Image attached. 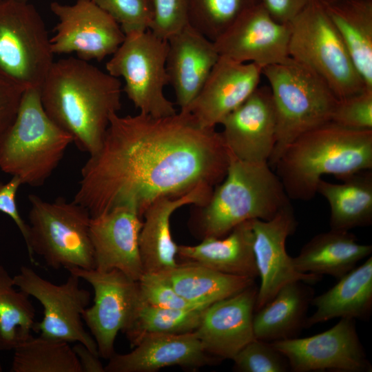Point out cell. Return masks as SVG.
<instances>
[{"instance_id":"obj_1","label":"cell","mask_w":372,"mask_h":372,"mask_svg":"<svg viewBox=\"0 0 372 372\" xmlns=\"http://www.w3.org/2000/svg\"><path fill=\"white\" fill-rule=\"evenodd\" d=\"M229 160L220 132L200 127L187 112L163 117L115 113L100 148L81 168L73 200L92 217L129 205L143 218L160 198L214 188Z\"/></svg>"},{"instance_id":"obj_2","label":"cell","mask_w":372,"mask_h":372,"mask_svg":"<svg viewBox=\"0 0 372 372\" xmlns=\"http://www.w3.org/2000/svg\"><path fill=\"white\" fill-rule=\"evenodd\" d=\"M120 80L79 58L54 61L41 88L49 117L89 155L101 147L113 114L121 108Z\"/></svg>"},{"instance_id":"obj_3","label":"cell","mask_w":372,"mask_h":372,"mask_svg":"<svg viewBox=\"0 0 372 372\" xmlns=\"http://www.w3.org/2000/svg\"><path fill=\"white\" fill-rule=\"evenodd\" d=\"M273 168L289 199L309 200L323 175L342 179L372 169V130H350L328 122L288 145Z\"/></svg>"},{"instance_id":"obj_4","label":"cell","mask_w":372,"mask_h":372,"mask_svg":"<svg viewBox=\"0 0 372 372\" xmlns=\"http://www.w3.org/2000/svg\"><path fill=\"white\" fill-rule=\"evenodd\" d=\"M224 179L207 203L195 206L189 221L199 239L222 238L245 221L271 219L291 204L282 183L267 163L240 161L229 153Z\"/></svg>"},{"instance_id":"obj_5","label":"cell","mask_w":372,"mask_h":372,"mask_svg":"<svg viewBox=\"0 0 372 372\" xmlns=\"http://www.w3.org/2000/svg\"><path fill=\"white\" fill-rule=\"evenodd\" d=\"M72 137L47 114L40 90H24L17 115L0 138V169L23 185L42 186L63 159Z\"/></svg>"},{"instance_id":"obj_6","label":"cell","mask_w":372,"mask_h":372,"mask_svg":"<svg viewBox=\"0 0 372 372\" xmlns=\"http://www.w3.org/2000/svg\"><path fill=\"white\" fill-rule=\"evenodd\" d=\"M276 114V144L268 161L273 167L286 147L304 133L331 121L338 102L327 85L289 58L262 69Z\"/></svg>"},{"instance_id":"obj_7","label":"cell","mask_w":372,"mask_h":372,"mask_svg":"<svg viewBox=\"0 0 372 372\" xmlns=\"http://www.w3.org/2000/svg\"><path fill=\"white\" fill-rule=\"evenodd\" d=\"M28 199L29 230L25 244L30 260L34 262L36 254L54 269H94L90 236L92 216L88 210L63 198L50 202L30 194Z\"/></svg>"},{"instance_id":"obj_8","label":"cell","mask_w":372,"mask_h":372,"mask_svg":"<svg viewBox=\"0 0 372 372\" xmlns=\"http://www.w3.org/2000/svg\"><path fill=\"white\" fill-rule=\"evenodd\" d=\"M288 24L289 57L319 76L338 99L369 89L320 1L311 0Z\"/></svg>"},{"instance_id":"obj_9","label":"cell","mask_w":372,"mask_h":372,"mask_svg":"<svg viewBox=\"0 0 372 372\" xmlns=\"http://www.w3.org/2000/svg\"><path fill=\"white\" fill-rule=\"evenodd\" d=\"M44 21L28 1L0 0V77L40 90L52 63Z\"/></svg>"},{"instance_id":"obj_10","label":"cell","mask_w":372,"mask_h":372,"mask_svg":"<svg viewBox=\"0 0 372 372\" xmlns=\"http://www.w3.org/2000/svg\"><path fill=\"white\" fill-rule=\"evenodd\" d=\"M167 50V39L149 30L134 31L125 34L105 64L108 74L124 79L123 90L140 113L163 117L177 112L164 92Z\"/></svg>"},{"instance_id":"obj_11","label":"cell","mask_w":372,"mask_h":372,"mask_svg":"<svg viewBox=\"0 0 372 372\" xmlns=\"http://www.w3.org/2000/svg\"><path fill=\"white\" fill-rule=\"evenodd\" d=\"M13 281L43 308V319L37 323V332H40V335L69 343L79 342L99 355L95 340L85 331L82 318L90 302V293L79 287L78 276L70 273L64 283L56 285L32 269L22 266L13 276Z\"/></svg>"},{"instance_id":"obj_12","label":"cell","mask_w":372,"mask_h":372,"mask_svg":"<svg viewBox=\"0 0 372 372\" xmlns=\"http://www.w3.org/2000/svg\"><path fill=\"white\" fill-rule=\"evenodd\" d=\"M69 273L88 282L93 288L94 304L82 314L96 344L100 357L109 360L114 353L118 331L132 322L142 298L137 280L118 269L72 268Z\"/></svg>"},{"instance_id":"obj_13","label":"cell","mask_w":372,"mask_h":372,"mask_svg":"<svg viewBox=\"0 0 372 372\" xmlns=\"http://www.w3.org/2000/svg\"><path fill=\"white\" fill-rule=\"evenodd\" d=\"M271 342L287 358L293 372L372 371L353 318H342L316 335Z\"/></svg>"},{"instance_id":"obj_14","label":"cell","mask_w":372,"mask_h":372,"mask_svg":"<svg viewBox=\"0 0 372 372\" xmlns=\"http://www.w3.org/2000/svg\"><path fill=\"white\" fill-rule=\"evenodd\" d=\"M50 10L59 19L50 38L53 54L75 52L82 60L101 61L125 39L118 23L92 0H76L72 5L54 1Z\"/></svg>"},{"instance_id":"obj_15","label":"cell","mask_w":372,"mask_h":372,"mask_svg":"<svg viewBox=\"0 0 372 372\" xmlns=\"http://www.w3.org/2000/svg\"><path fill=\"white\" fill-rule=\"evenodd\" d=\"M298 223L291 204L281 209L271 219L252 220L253 250L260 284L258 287L255 311L277 293L284 285L302 280H320L321 276L296 270L286 250V241Z\"/></svg>"},{"instance_id":"obj_16","label":"cell","mask_w":372,"mask_h":372,"mask_svg":"<svg viewBox=\"0 0 372 372\" xmlns=\"http://www.w3.org/2000/svg\"><path fill=\"white\" fill-rule=\"evenodd\" d=\"M290 28L276 21L261 1L245 12L214 43L220 56L262 68L287 61Z\"/></svg>"},{"instance_id":"obj_17","label":"cell","mask_w":372,"mask_h":372,"mask_svg":"<svg viewBox=\"0 0 372 372\" xmlns=\"http://www.w3.org/2000/svg\"><path fill=\"white\" fill-rule=\"evenodd\" d=\"M220 134L230 154L249 163H267L276 140V114L268 86L258 87L220 123Z\"/></svg>"},{"instance_id":"obj_18","label":"cell","mask_w":372,"mask_h":372,"mask_svg":"<svg viewBox=\"0 0 372 372\" xmlns=\"http://www.w3.org/2000/svg\"><path fill=\"white\" fill-rule=\"evenodd\" d=\"M262 67L220 56L201 90L183 112L202 127L213 128L259 86Z\"/></svg>"},{"instance_id":"obj_19","label":"cell","mask_w":372,"mask_h":372,"mask_svg":"<svg viewBox=\"0 0 372 372\" xmlns=\"http://www.w3.org/2000/svg\"><path fill=\"white\" fill-rule=\"evenodd\" d=\"M142 224L136 209L129 205L118 206L92 217L90 236L94 269H118L138 280L143 273L138 243Z\"/></svg>"},{"instance_id":"obj_20","label":"cell","mask_w":372,"mask_h":372,"mask_svg":"<svg viewBox=\"0 0 372 372\" xmlns=\"http://www.w3.org/2000/svg\"><path fill=\"white\" fill-rule=\"evenodd\" d=\"M257 292L254 283L205 308L194 332L206 353L220 360H232L255 338L253 318Z\"/></svg>"},{"instance_id":"obj_21","label":"cell","mask_w":372,"mask_h":372,"mask_svg":"<svg viewBox=\"0 0 372 372\" xmlns=\"http://www.w3.org/2000/svg\"><path fill=\"white\" fill-rule=\"evenodd\" d=\"M133 347L127 353H115L105 372H154L167 366L200 367L220 361L205 352L194 331L145 334Z\"/></svg>"},{"instance_id":"obj_22","label":"cell","mask_w":372,"mask_h":372,"mask_svg":"<svg viewBox=\"0 0 372 372\" xmlns=\"http://www.w3.org/2000/svg\"><path fill=\"white\" fill-rule=\"evenodd\" d=\"M166 70L180 111L196 98L220 57L213 41L189 23L167 39Z\"/></svg>"},{"instance_id":"obj_23","label":"cell","mask_w":372,"mask_h":372,"mask_svg":"<svg viewBox=\"0 0 372 372\" xmlns=\"http://www.w3.org/2000/svg\"><path fill=\"white\" fill-rule=\"evenodd\" d=\"M213 189L199 186L178 197L160 198L148 207L143 216L138 240L143 273L162 272L178 265V245L171 234V216L183 206L206 204Z\"/></svg>"},{"instance_id":"obj_24","label":"cell","mask_w":372,"mask_h":372,"mask_svg":"<svg viewBox=\"0 0 372 372\" xmlns=\"http://www.w3.org/2000/svg\"><path fill=\"white\" fill-rule=\"evenodd\" d=\"M252 220L235 227L222 238H206L196 245H178L177 256L229 275L258 277L253 250Z\"/></svg>"},{"instance_id":"obj_25","label":"cell","mask_w":372,"mask_h":372,"mask_svg":"<svg viewBox=\"0 0 372 372\" xmlns=\"http://www.w3.org/2000/svg\"><path fill=\"white\" fill-rule=\"evenodd\" d=\"M372 252L371 245L360 244L347 230L330 229L308 241L299 254L292 258L296 270L302 273L340 278Z\"/></svg>"},{"instance_id":"obj_26","label":"cell","mask_w":372,"mask_h":372,"mask_svg":"<svg viewBox=\"0 0 372 372\" xmlns=\"http://www.w3.org/2000/svg\"><path fill=\"white\" fill-rule=\"evenodd\" d=\"M308 284L302 280L287 283L255 311V338L273 342L298 337L306 327L307 313L314 297V291Z\"/></svg>"},{"instance_id":"obj_27","label":"cell","mask_w":372,"mask_h":372,"mask_svg":"<svg viewBox=\"0 0 372 372\" xmlns=\"http://www.w3.org/2000/svg\"><path fill=\"white\" fill-rule=\"evenodd\" d=\"M316 310L306 320V327L335 318L368 320L372 311V257L338 279L326 292L313 297Z\"/></svg>"},{"instance_id":"obj_28","label":"cell","mask_w":372,"mask_h":372,"mask_svg":"<svg viewBox=\"0 0 372 372\" xmlns=\"http://www.w3.org/2000/svg\"><path fill=\"white\" fill-rule=\"evenodd\" d=\"M322 3L364 83L372 89V0Z\"/></svg>"},{"instance_id":"obj_29","label":"cell","mask_w":372,"mask_h":372,"mask_svg":"<svg viewBox=\"0 0 372 372\" xmlns=\"http://www.w3.org/2000/svg\"><path fill=\"white\" fill-rule=\"evenodd\" d=\"M342 183L322 178L317 193L330 207V228L347 230L372 224V171L363 170L341 179Z\"/></svg>"},{"instance_id":"obj_30","label":"cell","mask_w":372,"mask_h":372,"mask_svg":"<svg viewBox=\"0 0 372 372\" xmlns=\"http://www.w3.org/2000/svg\"><path fill=\"white\" fill-rule=\"evenodd\" d=\"M159 273L185 300L203 307L244 290L254 284L255 280L223 273L187 261Z\"/></svg>"},{"instance_id":"obj_31","label":"cell","mask_w":372,"mask_h":372,"mask_svg":"<svg viewBox=\"0 0 372 372\" xmlns=\"http://www.w3.org/2000/svg\"><path fill=\"white\" fill-rule=\"evenodd\" d=\"M35 315L29 296L16 289L13 277L0 265V351L13 350L37 331Z\"/></svg>"},{"instance_id":"obj_32","label":"cell","mask_w":372,"mask_h":372,"mask_svg":"<svg viewBox=\"0 0 372 372\" xmlns=\"http://www.w3.org/2000/svg\"><path fill=\"white\" fill-rule=\"evenodd\" d=\"M13 350L12 372H82L73 348L65 341L32 335Z\"/></svg>"},{"instance_id":"obj_33","label":"cell","mask_w":372,"mask_h":372,"mask_svg":"<svg viewBox=\"0 0 372 372\" xmlns=\"http://www.w3.org/2000/svg\"><path fill=\"white\" fill-rule=\"evenodd\" d=\"M205 308H162L147 304L142 300L132 322L123 333L133 347L145 334L193 332L200 324Z\"/></svg>"},{"instance_id":"obj_34","label":"cell","mask_w":372,"mask_h":372,"mask_svg":"<svg viewBox=\"0 0 372 372\" xmlns=\"http://www.w3.org/2000/svg\"><path fill=\"white\" fill-rule=\"evenodd\" d=\"M261 0H187L188 23L214 41Z\"/></svg>"},{"instance_id":"obj_35","label":"cell","mask_w":372,"mask_h":372,"mask_svg":"<svg viewBox=\"0 0 372 372\" xmlns=\"http://www.w3.org/2000/svg\"><path fill=\"white\" fill-rule=\"evenodd\" d=\"M239 372H286L290 370L287 358L271 342L254 338L232 359Z\"/></svg>"},{"instance_id":"obj_36","label":"cell","mask_w":372,"mask_h":372,"mask_svg":"<svg viewBox=\"0 0 372 372\" xmlns=\"http://www.w3.org/2000/svg\"><path fill=\"white\" fill-rule=\"evenodd\" d=\"M121 26L125 34L149 30L153 20L152 0H92Z\"/></svg>"},{"instance_id":"obj_37","label":"cell","mask_w":372,"mask_h":372,"mask_svg":"<svg viewBox=\"0 0 372 372\" xmlns=\"http://www.w3.org/2000/svg\"><path fill=\"white\" fill-rule=\"evenodd\" d=\"M331 122L350 130H372V89L338 99Z\"/></svg>"},{"instance_id":"obj_38","label":"cell","mask_w":372,"mask_h":372,"mask_svg":"<svg viewBox=\"0 0 372 372\" xmlns=\"http://www.w3.org/2000/svg\"><path fill=\"white\" fill-rule=\"evenodd\" d=\"M137 281L142 300L147 304L171 309L203 307L181 297L159 272H144Z\"/></svg>"},{"instance_id":"obj_39","label":"cell","mask_w":372,"mask_h":372,"mask_svg":"<svg viewBox=\"0 0 372 372\" xmlns=\"http://www.w3.org/2000/svg\"><path fill=\"white\" fill-rule=\"evenodd\" d=\"M153 20L149 30L167 39L188 23L187 0H152Z\"/></svg>"},{"instance_id":"obj_40","label":"cell","mask_w":372,"mask_h":372,"mask_svg":"<svg viewBox=\"0 0 372 372\" xmlns=\"http://www.w3.org/2000/svg\"><path fill=\"white\" fill-rule=\"evenodd\" d=\"M21 185H23L21 180L15 176H12L7 183L0 181V211L8 216L14 222L26 242L28 237V224L21 216L16 201L17 193Z\"/></svg>"},{"instance_id":"obj_41","label":"cell","mask_w":372,"mask_h":372,"mask_svg":"<svg viewBox=\"0 0 372 372\" xmlns=\"http://www.w3.org/2000/svg\"><path fill=\"white\" fill-rule=\"evenodd\" d=\"M24 90L0 77V138L12 123Z\"/></svg>"},{"instance_id":"obj_42","label":"cell","mask_w":372,"mask_h":372,"mask_svg":"<svg viewBox=\"0 0 372 372\" xmlns=\"http://www.w3.org/2000/svg\"><path fill=\"white\" fill-rule=\"evenodd\" d=\"M311 0H261L269 14L277 21L287 24L296 17Z\"/></svg>"},{"instance_id":"obj_43","label":"cell","mask_w":372,"mask_h":372,"mask_svg":"<svg viewBox=\"0 0 372 372\" xmlns=\"http://www.w3.org/2000/svg\"><path fill=\"white\" fill-rule=\"evenodd\" d=\"M72 348L79 361L82 372H105V366L100 361L98 354L92 352L79 342Z\"/></svg>"},{"instance_id":"obj_44","label":"cell","mask_w":372,"mask_h":372,"mask_svg":"<svg viewBox=\"0 0 372 372\" xmlns=\"http://www.w3.org/2000/svg\"><path fill=\"white\" fill-rule=\"evenodd\" d=\"M318 1H320V2L323 3H331V2L338 1L340 0H318Z\"/></svg>"},{"instance_id":"obj_45","label":"cell","mask_w":372,"mask_h":372,"mask_svg":"<svg viewBox=\"0 0 372 372\" xmlns=\"http://www.w3.org/2000/svg\"><path fill=\"white\" fill-rule=\"evenodd\" d=\"M2 371H3V369H2V366H1V365L0 364V372Z\"/></svg>"},{"instance_id":"obj_46","label":"cell","mask_w":372,"mask_h":372,"mask_svg":"<svg viewBox=\"0 0 372 372\" xmlns=\"http://www.w3.org/2000/svg\"><path fill=\"white\" fill-rule=\"evenodd\" d=\"M17 1H28V0H17Z\"/></svg>"}]
</instances>
